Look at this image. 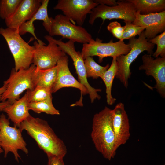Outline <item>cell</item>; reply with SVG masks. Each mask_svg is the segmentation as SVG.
<instances>
[{
    "instance_id": "8",
    "label": "cell",
    "mask_w": 165,
    "mask_h": 165,
    "mask_svg": "<svg viewBox=\"0 0 165 165\" xmlns=\"http://www.w3.org/2000/svg\"><path fill=\"white\" fill-rule=\"evenodd\" d=\"M136 10L134 5L128 0H119L114 6L99 5L93 8L89 20L93 25L96 19L101 18L102 24L106 19H120L132 23L135 17Z\"/></svg>"
},
{
    "instance_id": "4",
    "label": "cell",
    "mask_w": 165,
    "mask_h": 165,
    "mask_svg": "<svg viewBox=\"0 0 165 165\" xmlns=\"http://www.w3.org/2000/svg\"><path fill=\"white\" fill-rule=\"evenodd\" d=\"M0 34L6 40L13 57L16 71L27 69L32 64L34 48L22 38L18 29L0 28Z\"/></svg>"
},
{
    "instance_id": "10",
    "label": "cell",
    "mask_w": 165,
    "mask_h": 165,
    "mask_svg": "<svg viewBox=\"0 0 165 165\" xmlns=\"http://www.w3.org/2000/svg\"><path fill=\"white\" fill-rule=\"evenodd\" d=\"M50 40L57 44L63 52L67 54L71 58L76 73L78 75L79 82L88 90L91 102H94L96 99H100L101 97L97 92L101 91V90L93 88L88 83L84 64V60L81 52L76 51L74 45L75 42L69 40L64 42L62 41V39L57 40L53 38H51Z\"/></svg>"
},
{
    "instance_id": "12",
    "label": "cell",
    "mask_w": 165,
    "mask_h": 165,
    "mask_svg": "<svg viewBox=\"0 0 165 165\" xmlns=\"http://www.w3.org/2000/svg\"><path fill=\"white\" fill-rule=\"evenodd\" d=\"M48 42L47 46L45 43L39 44L36 41L34 42L32 64L37 69L51 68L56 65L60 58L66 55L56 43L52 42Z\"/></svg>"
},
{
    "instance_id": "32",
    "label": "cell",
    "mask_w": 165,
    "mask_h": 165,
    "mask_svg": "<svg viewBox=\"0 0 165 165\" xmlns=\"http://www.w3.org/2000/svg\"><path fill=\"white\" fill-rule=\"evenodd\" d=\"M10 104L8 101L0 102V111H3L4 109L9 105Z\"/></svg>"
},
{
    "instance_id": "29",
    "label": "cell",
    "mask_w": 165,
    "mask_h": 165,
    "mask_svg": "<svg viewBox=\"0 0 165 165\" xmlns=\"http://www.w3.org/2000/svg\"><path fill=\"white\" fill-rule=\"evenodd\" d=\"M125 27V26H122L120 23L115 21L110 23L107 29L114 37L121 40Z\"/></svg>"
},
{
    "instance_id": "19",
    "label": "cell",
    "mask_w": 165,
    "mask_h": 165,
    "mask_svg": "<svg viewBox=\"0 0 165 165\" xmlns=\"http://www.w3.org/2000/svg\"><path fill=\"white\" fill-rule=\"evenodd\" d=\"M26 92L21 98L9 105L4 109L3 111L6 113L8 119L13 122L14 127H19L20 123L30 116Z\"/></svg>"
},
{
    "instance_id": "24",
    "label": "cell",
    "mask_w": 165,
    "mask_h": 165,
    "mask_svg": "<svg viewBox=\"0 0 165 165\" xmlns=\"http://www.w3.org/2000/svg\"><path fill=\"white\" fill-rule=\"evenodd\" d=\"M52 99L51 98L37 102L28 103V109L38 114L44 112L52 115H59V112L54 106Z\"/></svg>"
},
{
    "instance_id": "25",
    "label": "cell",
    "mask_w": 165,
    "mask_h": 165,
    "mask_svg": "<svg viewBox=\"0 0 165 165\" xmlns=\"http://www.w3.org/2000/svg\"><path fill=\"white\" fill-rule=\"evenodd\" d=\"M28 103L37 102L52 98V90L46 88L35 87L33 90L27 92Z\"/></svg>"
},
{
    "instance_id": "1",
    "label": "cell",
    "mask_w": 165,
    "mask_h": 165,
    "mask_svg": "<svg viewBox=\"0 0 165 165\" xmlns=\"http://www.w3.org/2000/svg\"><path fill=\"white\" fill-rule=\"evenodd\" d=\"M19 128L22 132L26 131L47 157L64 158L66 155L67 149L65 144L46 121L30 115L20 123Z\"/></svg>"
},
{
    "instance_id": "26",
    "label": "cell",
    "mask_w": 165,
    "mask_h": 165,
    "mask_svg": "<svg viewBox=\"0 0 165 165\" xmlns=\"http://www.w3.org/2000/svg\"><path fill=\"white\" fill-rule=\"evenodd\" d=\"M22 0H0V17L6 20L15 12Z\"/></svg>"
},
{
    "instance_id": "13",
    "label": "cell",
    "mask_w": 165,
    "mask_h": 165,
    "mask_svg": "<svg viewBox=\"0 0 165 165\" xmlns=\"http://www.w3.org/2000/svg\"><path fill=\"white\" fill-rule=\"evenodd\" d=\"M68 59L66 55L60 58L57 62V74L54 84L52 89L55 93L64 87H72L79 89L80 91V99L71 106H82V96L88 94L87 89L72 75L68 67Z\"/></svg>"
},
{
    "instance_id": "3",
    "label": "cell",
    "mask_w": 165,
    "mask_h": 165,
    "mask_svg": "<svg viewBox=\"0 0 165 165\" xmlns=\"http://www.w3.org/2000/svg\"><path fill=\"white\" fill-rule=\"evenodd\" d=\"M128 44L131 47L129 52L116 57L118 70L116 77L119 79L124 86L127 88L128 79L131 76L130 67L131 64L142 52L146 51L151 55L153 53L155 45L149 42L143 31L138 38L133 37L129 39Z\"/></svg>"
},
{
    "instance_id": "14",
    "label": "cell",
    "mask_w": 165,
    "mask_h": 165,
    "mask_svg": "<svg viewBox=\"0 0 165 165\" xmlns=\"http://www.w3.org/2000/svg\"><path fill=\"white\" fill-rule=\"evenodd\" d=\"M143 64L139 68L144 70L148 76L155 79L154 87L163 98L165 97V57H158L154 59L152 55L144 54L142 57Z\"/></svg>"
},
{
    "instance_id": "33",
    "label": "cell",
    "mask_w": 165,
    "mask_h": 165,
    "mask_svg": "<svg viewBox=\"0 0 165 165\" xmlns=\"http://www.w3.org/2000/svg\"><path fill=\"white\" fill-rule=\"evenodd\" d=\"M6 86L4 85H3L2 87H0V100L2 95L6 90Z\"/></svg>"
},
{
    "instance_id": "34",
    "label": "cell",
    "mask_w": 165,
    "mask_h": 165,
    "mask_svg": "<svg viewBox=\"0 0 165 165\" xmlns=\"http://www.w3.org/2000/svg\"><path fill=\"white\" fill-rule=\"evenodd\" d=\"M3 152V150L2 148L0 146V154H1Z\"/></svg>"
},
{
    "instance_id": "17",
    "label": "cell",
    "mask_w": 165,
    "mask_h": 165,
    "mask_svg": "<svg viewBox=\"0 0 165 165\" xmlns=\"http://www.w3.org/2000/svg\"><path fill=\"white\" fill-rule=\"evenodd\" d=\"M41 0H22L14 13L5 20L7 28L18 29L29 20L38 10Z\"/></svg>"
},
{
    "instance_id": "28",
    "label": "cell",
    "mask_w": 165,
    "mask_h": 165,
    "mask_svg": "<svg viewBox=\"0 0 165 165\" xmlns=\"http://www.w3.org/2000/svg\"><path fill=\"white\" fill-rule=\"evenodd\" d=\"M148 41L157 46L156 51L152 54L153 57L155 58L159 56L165 57V31Z\"/></svg>"
},
{
    "instance_id": "22",
    "label": "cell",
    "mask_w": 165,
    "mask_h": 165,
    "mask_svg": "<svg viewBox=\"0 0 165 165\" xmlns=\"http://www.w3.org/2000/svg\"><path fill=\"white\" fill-rule=\"evenodd\" d=\"M118 70L116 57L113 58L110 66L101 77L106 86L107 102L109 105L113 104L116 100L115 98L113 97L111 92L113 81Z\"/></svg>"
},
{
    "instance_id": "23",
    "label": "cell",
    "mask_w": 165,
    "mask_h": 165,
    "mask_svg": "<svg viewBox=\"0 0 165 165\" xmlns=\"http://www.w3.org/2000/svg\"><path fill=\"white\" fill-rule=\"evenodd\" d=\"M84 64L87 78L97 79L100 77L109 67L108 64L102 66L97 63L92 57H88L84 60Z\"/></svg>"
},
{
    "instance_id": "6",
    "label": "cell",
    "mask_w": 165,
    "mask_h": 165,
    "mask_svg": "<svg viewBox=\"0 0 165 165\" xmlns=\"http://www.w3.org/2000/svg\"><path fill=\"white\" fill-rule=\"evenodd\" d=\"M9 119L3 113L0 116V146L6 157L8 153L12 152L15 160L18 162L20 157L18 150H22L28 154L27 144L23 138L19 128L10 126Z\"/></svg>"
},
{
    "instance_id": "2",
    "label": "cell",
    "mask_w": 165,
    "mask_h": 165,
    "mask_svg": "<svg viewBox=\"0 0 165 165\" xmlns=\"http://www.w3.org/2000/svg\"><path fill=\"white\" fill-rule=\"evenodd\" d=\"M112 119V110L105 107L94 115L91 133L97 150L109 160L114 157L117 150Z\"/></svg>"
},
{
    "instance_id": "7",
    "label": "cell",
    "mask_w": 165,
    "mask_h": 165,
    "mask_svg": "<svg viewBox=\"0 0 165 165\" xmlns=\"http://www.w3.org/2000/svg\"><path fill=\"white\" fill-rule=\"evenodd\" d=\"M102 41L98 38L95 40L93 38L89 43L83 44L81 53L84 60L88 57L97 56L98 57V62L101 63L105 57L113 58L126 55L131 50L130 44H125L123 41L113 42L112 39L106 43Z\"/></svg>"
},
{
    "instance_id": "16",
    "label": "cell",
    "mask_w": 165,
    "mask_h": 165,
    "mask_svg": "<svg viewBox=\"0 0 165 165\" xmlns=\"http://www.w3.org/2000/svg\"><path fill=\"white\" fill-rule=\"evenodd\" d=\"M132 23L135 25L145 28L144 31L148 40L165 30V11L146 15L136 11L135 19Z\"/></svg>"
},
{
    "instance_id": "31",
    "label": "cell",
    "mask_w": 165,
    "mask_h": 165,
    "mask_svg": "<svg viewBox=\"0 0 165 165\" xmlns=\"http://www.w3.org/2000/svg\"><path fill=\"white\" fill-rule=\"evenodd\" d=\"M94 1L99 5L109 6H114L117 5V2L115 0H94Z\"/></svg>"
},
{
    "instance_id": "35",
    "label": "cell",
    "mask_w": 165,
    "mask_h": 165,
    "mask_svg": "<svg viewBox=\"0 0 165 165\" xmlns=\"http://www.w3.org/2000/svg\"></svg>"
},
{
    "instance_id": "9",
    "label": "cell",
    "mask_w": 165,
    "mask_h": 165,
    "mask_svg": "<svg viewBox=\"0 0 165 165\" xmlns=\"http://www.w3.org/2000/svg\"><path fill=\"white\" fill-rule=\"evenodd\" d=\"M49 35L60 36L74 42L83 44L89 43L93 38L91 34L82 26L72 23L69 19L61 14L53 18Z\"/></svg>"
},
{
    "instance_id": "21",
    "label": "cell",
    "mask_w": 165,
    "mask_h": 165,
    "mask_svg": "<svg viewBox=\"0 0 165 165\" xmlns=\"http://www.w3.org/2000/svg\"><path fill=\"white\" fill-rule=\"evenodd\" d=\"M141 14L160 13L165 11V0H127Z\"/></svg>"
},
{
    "instance_id": "27",
    "label": "cell",
    "mask_w": 165,
    "mask_h": 165,
    "mask_svg": "<svg viewBox=\"0 0 165 165\" xmlns=\"http://www.w3.org/2000/svg\"><path fill=\"white\" fill-rule=\"evenodd\" d=\"M125 23V27L122 35L121 41L129 39L135 37L137 35H139L145 29V28L133 24L132 23L124 21Z\"/></svg>"
},
{
    "instance_id": "11",
    "label": "cell",
    "mask_w": 165,
    "mask_h": 165,
    "mask_svg": "<svg viewBox=\"0 0 165 165\" xmlns=\"http://www.w3.org/2000/svg\"><path fill=\"white\" fill-rule=\"evenodd\" d=\"M98 5L93 0H59L53 9L61 10L73 24L82 26L87 15Z\"/></svg>"
},
{
    "instance_id": "15",
    "label": "cell",
    "mask_w": 165,
    "mask_h": 165,
    "mask_svg": "<svg viewBox=\"0 0 165 165\" xmlns=\"http://www.w3.org/2000/svg\"><path fill=\"white\" fill-rule=\"evenodd\" d=\"M112 123L117 149L127 142L130 135L129 119L123 103H118L112 110Z\"/></svg>"
},
{
    "instance_id": "5",
    "label": "cell",
    "mask_w": 165,
    "mask_h": 165,
    "mask_svg": "<svg viewBox=\"0 0 165 165\" xmlns=\"http://www.w3.org/2000/svg\"><path fill=\"white\" fill-rule=\"evenodd\" d=\"M36 66L33 64L28 69L20 68L16 71L14 68L11 70L9 78L4 81L3 85L6 87L0 101H8L10 104L19 99L20 95L25 90H31L34 88L32 74Z\"/></svg>"
},
{
    "instance_id": "20",
    "label": "cell",
    "mask_w": 165,
    "mask_h": 165,
    "mask_svg": "<svg viewBox=\"0 0 165 165\" xmlns=\"http://www.w3.org/2000/svg\"><path fill=\"white\" fill-rule=\"evenodd\" d=\"M57 74L56 65L46 70L37 69L36 67L32 74V81L35 88L41 86L52 90L56 79Z\"/></svg>"
},
{
    "instance_id": "18",
    "label": "cell",
    "mask_w": 165,
    "mask_h": 165,
    "mask_svg": "<svg viewBox=\"0 0 165 165\" xmlns=\"http://www.w3.org/2000/svg\"><path fill=\"white\" fill-rule=\"evenodd\" d=\"M49 2V0H41L40 6L31 19L24 23L19 28L18 31L20 35L28 32L33 35L39 44L44 43L36 36L34 32L35 29L33 22L36 20H42L43 21L42 25L45 29L48 32L50 31L53 18L49 17L48 15L47 7Z\"/></svg>"
},
{
    "instance_id": "30",
    "label": "cell",
    "mask_w": 165,
    "mask_h": 165,
    "mask_svg": "<svg viewBox=\"0 0 165 165\" xmlns=\"http://www.w3.org/2000/svg\"><path fill=\"white\" fill-rule=\"evenodd\" d=\"M47 165H65L63 158L54 156L47 157Z\"/></svg>"
}]
</instances>
